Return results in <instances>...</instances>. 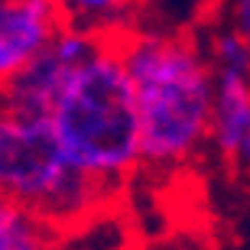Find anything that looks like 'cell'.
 <instances>
[{"mask_svg": "<svg viewBox=\"0 0 250 250\" xmlns=\"http://www.w3.org/2000/svg\"><path fill=\"white\" fill-rule=\"evenodd\" d=\"M205 56L211 62L214 75H224V72L250 75V36H244L241 29L234 26L214 29L211 46L205 49Z\"/></svg>", "mask_w": 250, "mask_h": 250, "instance_id": "obj_9", "label": "cell"}, {"mask_svg": "<svg viewBox=\"0 0 250 250\" xmlns=\"http://www.w3.org/2000/svg\"><path fill=\"white\" fill-rule=\"evenodd\" d=\"M101 42V33H91L75 23H62L59 33L46 42V49L33 56L20 72L0 82V111L23 114V117H46L52 98Z\"/></svg>", "mask_w": 250, "mask_h": 250, "instance_id": "obj_4", "label": "cell"}, {"mask_svg": "<svg viewBox=\"0 0 250 250\" xmlns=\"http://www.w3.org/2000/svg\"><path fill=\"white\" fill-rule=\"evenodd\" d=\"M208 143L237 172H250V75H214Z\"/></svg>", "mask_w": 250, "mask_h": 250, "instance_id": "obj_6", "label": "cell"}, {"mask_svg": "<svg viewBox=\"0 0 250 250\" xmlns=\"http://www.w3.org/2000/svg\"><path fill=\"white\" fill-rule=\"evenodd\" d=\"M62 23L56 0H0V82L39 56Z\"/></svg>", "mask_w": 250, "mask_h": 250, "instance_id": "obj_5", "label": "cell"}, {"mask_svg": "<svg viewBox=\"0 0 250 250\" xmlns=\"http://www.w3.org/2000/svg\"><path fill=\"white\" fill-rule=\"evenodd\" d=\"M0 250H62V231L0 195Z\"/></svg>", "mask_w": 250, "mask_h": 250, "instance_id": "obj_7", "label": "cell"}, {"mask_svg": "<svg viewBox=\"0 0 250 250\" xmlns=\"http://www.w3.org/2000/svg\"><path fill=\"white\" fill-rule=\"evenodd\" d=\"M56 7L65 17V23L84 26L91 33H101V36L127 29L121 26V17L127 13L130 0H56Z\"/></svg>", "mask_w": 250, "mask_h": 250, "instance_id": "obj_8", "label": "cell"}, {"mask_svg": "<svg viewBox=\"0 0 250 250\" xmlns=\"http://www.w3.org/2000/svg\"><path fill=\"white\" fill-rule=\"evenodd\" d=\"M65 159L82 176L121 192L140 159V117L117 33L101 36L98 49L75 65L46 114Z\"/></svg>", "mask_w": 250, "mask_h": 250, "instance_id": "obj_2", "label": "cell"}, {"mask_svg": "<svg viewBox=\"0 0 250 250\" xmlns=\"http://www.w3.org/2000/svg\"><path fill=\"white\" fill-rule=\"evenodd\" d=\"M140 117V159L179 169L208 146L214 68L202 42L186 33H117Z\"/></svg>", "mask_w": 250, "mask_h": 250, "instance_id": "obj_1", "label": "cell"}, {"mask_svg": "<svg viewBox=\"0 0 250 250\" xmlns=\"http://www.w3.org/2000/svg\"><path fill=\"white\" fill-rule=\"evenodd\" d=\"M0 195L65 231L68 224H84L117 192L65 159L46 117L0 111Z\"/></svg>", "mask_w": 250, "mask_h": 250, "instance_id": "obj_3", "label": "cell"}, {"mask_svg": "<svg viewBox=\"0 0 250 250\" xmlns=\"http://www.w3.org/2000/svg\"><path fill=\"white\" fill-rule=\"evenodd\" d=\"M231 26L250 36V0H231Z\"/></svg>", "mask_w": 250, "mask_h": 250, "instance_id": "obj_10", "label": "cell"}]
</instances>
